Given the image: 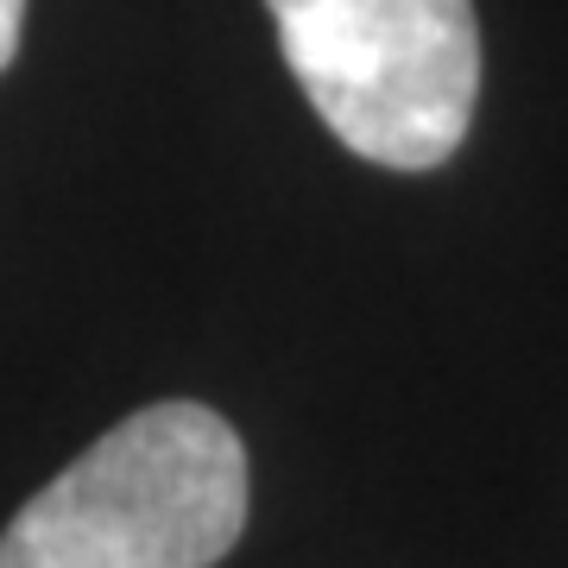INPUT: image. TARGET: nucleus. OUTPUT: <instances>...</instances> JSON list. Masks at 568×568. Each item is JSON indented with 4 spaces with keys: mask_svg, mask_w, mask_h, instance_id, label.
Returning a JSON list of instances; mask_svg holds the SVG:
<instances>
[{
    "mask_svg": "<svg viewBox=\"0 0 568 568\" xmlns=\"http://www.w3.org/2000/svg\"><path fill=\"white\" fill-rule=\"evenodd\" d=\"M323 126L366 164L436 171L474 126V0H265Z\"/></svg>",
    "mask_w": 568,
    "mask_h": 568,
    "instance_id": "obj_2",
    "label": "nucleus"
},
{
    "mask_svg": "<svg viewBox=\"0 0 568 568\" xmlns=\"http://www.w3.org/2000/svg\"><path fill=\"white\" fill-rule=\"evenodd\" d=\"M246 530V448L209 405L133 410L0 530V568H215Z\"/></svg>",
    "mask_w": 568,
    "mask_h": 568,
    "instance_id": "obj_1",
    "label": "nucleus"
},
{
    "mask_svg": "<svg viewBox=\"0 0 568 568\" xmlns=\"http://www.w3.org/2000/svg\"><path fill=\"white\" fill-rule=\"evenodd\" d=\"M20 20H26V0H0V70L20 58Z\"/></svg>",
    "mask_w": 568,
    "mask_h": 568,
    "instance_id": "obj_3",
    "label": "nucleus"
}]
</instances>
